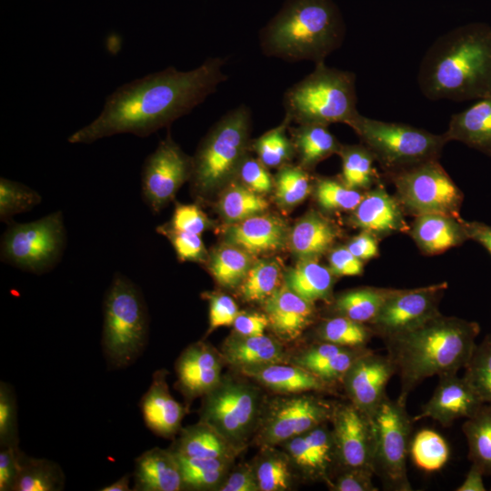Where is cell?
Returning <instances> with one entry per match:
<instances>
[{
    "instance_id": "cell-57",
    "label": "cell",
    "mask_w": 491,
    "mask_h": 491,
    "mask_svg": "<svg viewBox=\"0 0 491 491\" xmlns=\"http://www.w3.org/2000/svg\"><path fill=\"white\" fill-rule=\"evenodd\" d=\"M218 491H260L252 462L234 466Z\"/></svg>"
},
{
    "instance_id": "cell-31",
    "label": "cell",
    "mask_w": 491,
    "mask_h": 491,
    "mask_svg": "<svg viewBox=\"0 0 491 491\" xmlns=\"http://www.w3.org/2000/svg\"><path fill=\"white\" fill-rule=\"evenodd\" d=\"M169 449L176 456L235 460L244 452L209 425L198 421L182 427Z\"/></svg>"
},
{
    "instance_id": "cell-29",
    "label": "cell",
    "mask_w": 491,
    "mask_h": 491,
    "mask_svg": "<svg viewBox=\"0 0 491 491\" xmlns=\"http://www.w3.org/2000/svg\"><path fill=\"white\" fill-rule=\"evenodd\" d=\"M135 491H181L180 467L169 449L153 447L135 460L133 472Z\"/></svg>"
},
{
    "instance_id": "cell-22",
    "label": "cell",
    "mask_w": 491,
    "mask_h": 491,
    "mask_svg": "<svg viewBox=\"0 0 491 491\" xmlns=\"http://www.w3.org/2000/svg\"><path fill=\"white\" fill-rule=\"evenodd\" d=\"M289 230L282 218L265 212L228 224L223 237L225 243L255 257L284 249L288 244Z\"/></svg>"
},
{
    "instance_id": "cell-56",
    "label": "cell",
    "mask_w": 491,
    "mask_h": 491,
    "mask_svg": "<svg viewBox=\"0 0 491 491\" xmlns=\"http://www.w3.org/2000/svg\"><path fill=\"white\" fill-rule=\"evenodd\" d=\"M328 267L336 276H358L364 273V262L346 246H334L327 253Z\"/></svg>"
},
{
    "instance_id": "cell-18",
    "label": "cell",
    "mask_w": 491,
    "mask_h": 491,
    "mask_svg": "<svg viewBox=\"0 0 491 491\" xmlns=\"http://www.w3.org/2000/svg\"><path fill=\"white\" fill-rule=\"evenodd\" d=\"M278 446L287 454L301 480L329 485L332 470L336 466V456L328 423L321 424Z\"/></svg>"
},
{
    "instance_id": "cell-38",
    "label": "cell",
    "mask_w": 491,
    "mask_h": 491,
    "mask_svg": "<svg viewBox=\"0 0 491 491\" xmlns=\"http://www.w3.org/2000/svg\"><path fill=\"white\" fill-rule=\"evenodd\" d=\"M337 155L342 162L340 179L346 186L367 191L381 184L380 176L374 166L376 158L365 145L342 144Z\"/></svg>"
},
{
    "instance_id": "cell-24",
    "label": "cell",
    "mask_w": 491,
    "mask_h": 491,
    "mask_svg": "<svg viewBox=\"0 0 491 491\" xmlns=\"http://www.w3.org/2000/svg\"><path fill=\"white\" fill-rule=\"evenodd\" d=\"M167 370H156L152 382L140 400V409L145 426L155 436L175 439L182 428L187 407L171 395L166 382Z\"/></svg>"
},
{
    "instance_id": "cell-44",
    "label": "cell",
    "mask_w": 491,
    "mask_h": 491,
    "mask_svg": "<svg viewBox=\"0 0 491 491\" xmlns=\"http://www.w3.org/2000/svg\"><path fill=\"white\" fill-rule=\"evenodd\" d=\"M290 124L291 121L284 116L280 125L251 141L250 150L266 167L280 168L290 164L296 155L292 139L287 135Z\"/></svg>"
},
{
    "instance_id": "cell-23",
    "label": "cell",
    "mask_w": 491,
    "mask_h": 491,
    "mask_svg": "<svg viewBox=\"0 0 491 491\" xmlns=\"http://www.w3.org/2000/svg\"><path fill=\"white\" fill-rule=\"evenodd\" d=\"M262 306L269 328L283 343L299 338L316 317V304L299 296L284 283Z\"/></svg>"
},
{
    "instance_id": "cell-28",
    "label": "cell",
    "mask_w": 491,
    "mask_h": 491,
    "mask_svg": "<svg viewBox=\"0 0 491 491\" xmlns=\"http://www.w3.org/2000/svg\"><path fill=\"white\" fill-rule=\"evenodd\" d=\"M240 374L276 395L326 392L331 388L310 371L291 362L249 368Z\"/></svg>"
},
{
    "instance_id": "cell-4",
    "label": "cell",
    "mask_w": 491,
    "mask_h": 491,
    "mask_svg": "<svg viewBox=\"0 0 491 491\" xmlns=\"http://www.w3.org/2000/svg\"><path fill=\"white\" fill-rule=\"evenodd\" d=\"M346 32L333 0H285L260 30L259 45L266 56L317 64L342 45Z\"/></svg>"
},
{
    "instance_id": "cell-63",
    "label": "cell",
    "mask_w": 491,
    "mask_h": 491,
    "mask_svg": "<svg viewBox=\"0 0 491 491\" xmlns=\"http://www.w3.org/2000/svg\"><path fill=\"white\" fill-rule=\"evenodd\" d=\"M131 476V474H125L115 482L101 488L100 491H130L132 490L129 486Z\"/></svg>"
},
{
    "instance_id": "cell-3",
    "label": "cell",
    "mask_w": 491,
    "mask_h": 491,
    "mask_svg": "<svg viewBox=\"0 0 491 491\" xmlns=\"http://www.w3.org/2000/svg\"><path fill=\"white\" fill-rule=\"evenodd\" d=\"M479 333L476 322L440 313L411 330L383 339L400 378L397 399L406 404L411 391L426 378L457 374L469 360Z\"/></svg>"
},
{
    "instance_id": "cell-49",
    "label": "cell",
    "mask_w": 491,
    "mask_h": 491,
    "mask_svg": "<svg viewBox=\"0 0 491 491\" xmlns=\"http://www.w3.org/2000/svg\"><path fill=\"white\" fill-rule=\"evenodd\" d=\"M42 197L31 187L5 177L0 179V220L10 224L20 213L32 210L39 205Z\"/></svg>"
},
{
    "instance_id": "cell-52",
    "label": "cell",
    "mask_w": 491,
    "mask_h": 491,
    "mask_svg": "<svg viewBox=\"0 0 491 491\" xmlns=\"http://www.w3.org/2000/svg\"><path fill=\"white\" fill-rule=\"evenodd\" d=\"M165 224L172 229L198 235L214 226V222L196 204L176 203L172 218Z\"/></svg>"
},
{
    "instance_id": "cell-46",
    "label": "cell",
    "mask_w": 491,
    "mask_h": 491,
    "mask_svg": "<svg viewBox=\"0 0 491 491\" xmlns=\"http://www.w3.org/2000/svg\"><path fill=\"white\" fill-rule=\"evenodd\" d=\"M313 193L318 206L327 213L352 212L362 200L366 191L346 186L339 178L317 177Z\"/></svg>"
},
{
    "instance_id": "cell-5",
    "label": "cell",
    "mask_w": 491,
    "mask_h": 491,
    "mask_svg": "<svg viewBox=\"0 0 491 491\" xmlns=\"http://www.w3.org/2000/svg\"><path fill=\"white\" fill-rule=\"evenodd\" d=\"M252 113L240 105L225 113L200 142L193 156L192 193L208 198L235 179L249 154Z\"/></svg>"
},
{
    "instance_id": "cell-47",
    "label": "cell",
    "mask_w": 491,
    "mask_h": 491,
    "mask_svg": "<svg viewBox=\"0 0 491 491\" xmlns=\"http://www.w3.org/2000/svg\"><path fill=\"white\" fill-rule=\"evenodd\" d=\"M409 454L416 466L426 472H434L441 469L447 462L449 447L437 432L422 429L411 439Z\"/></svg>"
},
{
    "instance_id": "cell-51",
    "label": "cell",
    "mask_w": 491,
    "mask_h": 491,
    "mask_svg": "<svg viewBox=\"0 0 491 491\" xmlns=\"http://www.w3.org/2000/svg\"><path fill=\"white\" fill-rule=\"evenodd\" d=\"M17 404L13 386L0 383V446L19 447Z\"/></svg>"
},
{
    "instance_id": "cell-10",
    "label": "cell",
    "mask_w": 491,
    "mask_h": 491,
    "mask_svg": "<svg viewBox=\"0 0 491 491\" xmlns=\"http://www.w3.org/2000/svg\"><path fill=\"white\" fill-rule=\"evenodd\" d=\"M66 244L62 211L28 223L8 224L1 237L0 256L21 270L42 275L61 260Z\"/></svg>"
},
{
    "instance_id": "cell-21",
    "label": "cell",
    "mask_w": 491,
    "mask_h": 491,
    "mask_svg": "<svg viewBox=\"0 0 491 491\" xmlns=\"http://www.w3.org/2000/svg\"><path fill=\"white\" fill-rule=\"evenodd\" d=\"M406 213L396 197L382 184L366 191L357 206L350 212L349 224L371 233L378 239L396 233H408Z\"/></svg>"
},
{
    "instance_id": "cell-34",
    "label": "cell",
    "mask_w": 491,
    "mask_h": 491,
    "mask_svg": "<svg viewBox=\"0 0 491 491\" xmlns=\"http://www.w3.org/2000/svg\"><path fill=\"white\" fill-rule=\"evenodd\" d=\"M252 465L260 491H289L301 481L287 454L274 446H259Z\"/></svg>"
},
{
    "instance_id": "cell-25",
    "label": "cell",
    "mask_w": 491,
    "mask_h": 491,
    "mask_svg": "<svg viewBox=\"0 0 491 491\" xmlns=\"http://www.w3.org/2000/svg\"><path fill=\"white\" fill-rule=\"evenodd\" d=\"M221 354L225 364L237 373L277 363H290L291 356L275 336H243L233 333L223 343Z\"/></svg>"
},
{
    "instance_id": "cell-14",
    "label": "cell",
    "mask_w": 491,
    "mask_h": 491,
    "mask_svg": "<svg viewBox=\"0 0 491 491\" xmlns=\"http://www.w3.org/2000/svg\"><path fill=\"white\" fill-rule=\"evenodd\" d=\"M193 157L186 155L170 133L145 160L141 172V195L148 208L159 213L186 182L190 181Z\"/></svg>"
},
{
    "instance_id": "cell-50",
    "label": "cell",
    "mask_w": 491,
    "mask_h": 491,
    "mask_svg": "<svg viewBox=\"0 0 491 491\" xmlns=\"http://www.w3.org/2000/svg\"><path fill=\"white\" fill-rule=\"evenodd\" d=\"M156 232L165 236L173 246L181 262L205 263L208 252L201 235L172 229L165 223L156 227Z\"/></svg>"
},
{
    "instance_id": "cell-27",
    "label": "cell",
    "mask_w": 491,
    "mask_h": 491,
    "mask_svg": "<svg viewBox=\"0 0 491 491\" xmlns=\"http://www.w3.org/2000/svg\"><path fill=\"white\" fill-rule=\"evenodd\" d=\"M464 222L449 215H420L415 216L408 234L422 254L439 255L468 240Z\"/></svg>"
},
{
    "instance_id": "cell-16",
    "label": "cell",
    "mask_w": 491,
    "mask_h": 491,
    "mask_svg": "<svg viewBox=\"0 0 491 491\" xmlns=\"http://www.w3.org/2000/svg\"><path fill=\"white\" fill-rule=\"evenodd\" d=\"M330 423L336 466L363 467L374 471L375 433L372 419L350 402L336 403Z\"/></svg>"
},
{
    "instance_id": "cell-17",
    "label": "cell",
    "mask_w": 491,
    "mask_h": 491,
    "mask_svg": "<svg viewBox=\"0 0 491 491\" xmlns=\"http://www.w3.org/2000/svg\"><path fill=\"white\" fill-rule=\"evenodd\" d=\"M396 368L387 355L376 354L372 349L358 357L342 378L341 385L356 407L373 418L386 397V388Z\"/></svg>"
},
{
    "instance_id": "cell-59",
    "label": "cell",
    "mask_w": 491,
    "mask_h": 491,
    "mask_svg": "<svg viewBox=\"0 0 491 491\" xmlns=\"http://www.w3.org/2000/svg\"><path fill=\"white\" fill-rule=\"evenodd\" d=\"M232 326L237 335L256 336L265 334L269 322L265 313L240 311Z\"/></svg>"
},
{
    "instance_id": "cell-41",
    "label": "cell",
    "mask_w": 491,
    "mask_h": 491,
    "mask_svg": "<svg viewBox=\"0 0 491 491\" xmlns=\"http://www.w3.org/2000/svg\"><path fill=\"white\" fill-rule=\"evenodd\" d=\"M314 336L316 342L344 347H365L376 336L369 325L339 316L324 317L316 326Z\"/></svg>"
},
{
    "instance_id": "cell-55",
    "label": "cell",
    "mask_w": 491,
    "mask_h": 491,
    "mask_svg": "<svg viewBox=\"0 0 491 491\" xmlns=\"http://www.w3.org/2000/svg\"><path fill=\"white\" fill-rule=\"evenodd\" d=\"M374 475V471L368 468H339L327 487L332 491H377L372 480Z\"/></svg>"
},
{
    "instance_id": "cell-2",
    "label": "cell",
    "mask_w": 491,
    "mask_h": 491,
    "mask_svg": "<svg viewBox=\"0 0 491 491\" xmlns=\"http://www.w3.org/2000/svg\"><path fill=\"white\" fill-rule=\"evenodd\" d=\"M417 83L429 100L462 102L491 95V27L467 24L436 38L421 60Z\"/></svg>"
},
{
    "instance_id": "cell-62",
    "label": "cell",
    "mask_w": 491,
    "mask_h": 491,
    "mask_svg": "<svg viewBox=\"0 0 491 491\" xmlns=\"http://www.w3.org/2000/svg\"><path fill=\"white\" fill-rule=\"evenodd\" d=\"M484 473L476 464L471 465V467L463 481V483L456 489V491H485L486 487L483 482Z\"/></svg>"
},
{
    "instance_id": "cell-6",
    "label": "cell",
    "mask_w": 491,
    "mask_h": 491,
    "mask_svg": "<svg viewBox=\"0 0 491 491\" xmlns=\"http://www.w3.org/2000/svg\"><path fill=\"white\" fill-rule=\"evenodd\" d=\"M356 75L316 64L315 69L284 95L285 116L296 125H347L359 112Z\"/></svg>"
},
{
    "instance_id": "cell-33",
    "label": "cell",
    "mask_w": 491,
    "mask_h": 491,
    "mask_svg": "<svg viewBox=\"0 0 491 491\" xmlns=\"http://www.w3.org/2000/svg\"><path fill=\"white\" fill-rule=\"evenodd\" d=\"M396 288L361 286L333 296L328 306V316H339L353 321L371 324Z\"/></svg>"
},
{
    "instance_id": "cell-53",
    "label": "cell",
    "mask_w": 491,
    "mask_h": 491,
    "mask_svg": "<svg viewBox=\"0 0 491 491\" xmlns=\"http://www.w3.org/2000/svg\"><path fill=\"white\" fill-rule=\"evenodd\" d=\"M257 157L248 154L242 161L235 179L250 190L265 195L274 190L275 178Z\"/></svg>"
},
{
    "instance_id": "cell-11",
    "label": "cell",
    "mask_w": 491,
    "mask_h": 491,
    "mask_svg": "<svg viewBox=\"0 0 491 491\" xmlns=\"http://www.w3.org/2000/svg\"><path fill=\"white\" fill-rule=\"evenodd\" d=\"M386 175L395 185L396 197L406 215L444 214L461 217L464 194L438 159Z\"/></svg>"
},
{
    "instance_id": "cell-54",
    "label": "cell",
    "mask_w": 491,
    "mask_h": 491,
    "mask_svg": "<svg viewBox=\"0 0 491 491\" xmlns=\"http://www.w3.org/2000/svg\"><path fill=\"white\" fill-rule=\"evenodd\" d=\"M209 304V326L206 336L221 326H233L240 310L235 300L223 293H205Z\"/></svg>"
},
{
    "instance_id": "cell-42",
    "label": "cell",
    "mask_w": 491,
    "mask_h": 491,
    "mask_svg": "<svg viewBox=\"0 0 491 491\" xmlns=\"http://www.w3.org/2000/svg\"><path fill=\"white\" fill-rule=\"evenodd\" d=\"M282 284L278 262L265 258L253 263L237 288L243 301L263 304Z\"/></svg>"
},
{
    "instance_id": "cell-36",
    "label": "cell",
    "mask_w": 491,
    "mask_h": 491,
    "mask_svg": "<svg viewBox=\"0 0 491 491\" xmlns=\"http://www.w3.org/2000/svg\"><path fill=\"white\" fill-rule=\"evenodd\" d=\"M175 456L181 471L183 490L218 491L235 466L233 459Z\"/></svg>"
},
{
    "instance_id": "cell-7",
    "label": "cell",
    "mask_w": 491,
    "mask_h": 491,
    "mask_svg": "<svg viewBox=\"0 0 491 491\" xmlns=\"http://www.w3.org/2000/svg\"><path fill=\"white\" fill-rule=\"evenodd\" d=\"M102 349L113 369L133 365L143 354L148 340L149 317L139 287L116 273L104 300Z\"/></svg>"
},
{
    "instance_id": "cell-8",
    "label": "cell",
    "mask_w": 491,
    "mask_h": 491,
    "mask_svg": "<svg viewBox=\"0 0 491 491\" xmlns=\"http://www.w3.org/2000/svg\"><path fill=\"white\" fill-rule=\"evenodd\" d=\"M374 155L386 175L439 159L448 141L408 124L386 122L357 114L348 124Z\"/></svg>"
},
{
    "instance_id": "cell-61",
    "label": "cell",
    "mask_w": 491,
    "mask_h": 491,
    "mask_svg": "<svg viewBox=\"0 0 491 491\" xmlns=\"http://www.w3.org/2000/svg\"><path fill=\"white\" fill-rule=\"evenodd\" d=\"M464 223L468 239L480 244L491 256V225L476 221Z\"/></svg>"
},
{
    "instance_id": "cell-48",
    "label": "cell",
    "mask_w": 491,
    "mask_h": 491,
    "mask_svg": "<svg viewBox=\"0 0 491 491\" xmlns=\"http://www.w3.org/2000/svg\"><path fill=\"white\" fill-rule=\"evenodd\" d=\"M464 368V379L484 403L491 404V334L476 345Z\"/></svg>"
},
{
    "instance_id": "cell-39",
    "label": "cell",
    "mask_w": 491,
    "mask_h": 491,
    "mask_svg": "<svg viewBox=\"0 0 491 491\" xmlns=\"http://www.w3.org/2000/svg\"><path fill=\"white\" fill-rule=\"evenodd\" d=\"M207 269L222 287L237 288L253 265V256L241 248L225 243L208 255Z\"/></svg>"
},
{
    "instance_id": "cell-12",
    "label": "cell",
    "mask_w": 491,
    "mask_h": 491,
    "mask_svg": "<svg viewBox=\"0 0 491 491\" xmlns=\"http://www.w3.org/2000/svg\"><path fill=\"white\" fill-rule=\"evenodd\" d=\"M406 406L398 399L391 400L386 396L372 418L374 472L381 479L384 488L388 490H413L406 469L413 421Z\"/></svg>"
},
{
    "instance_id": "cell-1",
    "label": "cell",
    "mask_w": 491,
    "mask_h": 491,
    "mask_svg": "<svg viewBox=\"0 0 491 491\" xmlns=\"http://www.w3.org/2000/svg\"><path fill=\"white\" fill-rule=\"evenodd\" d=\"M225 60L207 58L198 67L170 66L118 87L107 96L101 114L68 137L71 144H91L117 134L145 137L188 114L227 80Z\"/></svg>"
},
{
    "instance_id": "cell-32",
    "label": "cell",
    "mask_w": 491,
    "mask_h": 491,
    "mask_svg": "<svg viewBox=\"0 0 491 491\" xmlns=\"http://www.w3.org/2000/svg\"><path fill=\"white\" fill-rule=\"evenodd\" d=\"M336 276L316 259H301L283 274V283L304 299L316 304L330 303Z\"/></svg>"
},
{
    "instance_id": "cell-35",
    "label": "cell",
    "mask_w": 491,
    "mask_h": 491,
    "mask_svg": "<svg viewBox=\"0 0 491 491\" xmlns=\"http://www.w3.org/2000/svg\"><path fill=\"white\" fill-rule=\"evenodd\" d=\"M288 131L298 158V165L310 171L321 161L337 154L342 144L322 125H297Z\"/></svg>"
},
{
    "instance_id": "cell-9",
    "label": "cell",
    "mask_w": 491,
    "mask_h": 491,
    "mask_svg": "<svg viewBox=\"0 0 491 491\" xmlns=\"http://www.w3.org/2000/svg\"><path fill=\"white\" fill-rule=\"evenodd\" d=\"M201 398L199 421L245 451L252 444L258 426L266 398L262 386L242 374L225 375Z\"/></svg>"
},
{
    "instance_id": "cell-20",
    "label": "cell",
    "mask_w": 491,
    "mask_h": 491,
    "mask_svg": "<svg viewBox=\"0 0 491 491\" xmlns=\"http://www.w3.org/2000/svg\"><path fill=\"white\" fill-rule=\"evenodd\" d=\"M485 403L457 374L439 376L438 385L420 413L412 417L413 423L432 418L443 426H449L459 418H470Z\"/></svg>"
},
{
    "instance_id": "cell-60",
    "label": "cell",
    "mask_w": 491,
    "mask_h": 491,
    "mask_svg": "<svg viewBox=\"0 0 491 491\" xmlns=\"http://www.w3.org/2000/svg\"><path fill=\"white\" fill-rule=\"evenodd\" d=\"M378 238L371 233L361 231L345 245L361 261H368L379 256Z\"/></svg>"
},
{
    "instance_id": "cell-26",
    "label": "cell",
    "mask_w": 491,
    "mask_h": 491,
    "mask_svg": "<svg viewBox=\"0 0 491 491\" xmlns=\"http://www.w3.org/2000/svg\"><path fill=\"white\" fill-rule=\"evenodd\" d=\"M341 235V228L331 218L311 210L290 228L287 246L297 260H318L334 247Z\"/></svg>"
},
{
    "instance_id": "cell-30",
    "label": "cell",
    "mask_w": 491,
    "mask_h": 491,
    "mask_svg": "<svg viewBox=\"0 0 491 491\" xmlns=\"http://www.w3.org/2000/svg\"><path fill=\"white\" fill-rule=\"evenodd\" d=\"M444 135L491 155V95L452 115Z\"/></svg>"
},
{
    "instance_id": "cell-58",
    "label": "cell",
    "mask_w": 491,
    "mask_h": 491,
    "mask_svg": "<svg viewBox=\"0 0 491 491\" xmlns=\"http://www.w3.org/2000/svg\"><path fill=\"white\" fill-rule=\"evenodd\" d=\"M19 447L5 446L0 449V491H14L20 468Z\"/></svg>"
},
{
    "instance_id": "cell-45",
    "label": "cell",
    "mask_w": 491,
    "mask_h": 491,
    "mask_svg": "<svg viewBox=\"0 0 491 491\" xmlns=\"http://www.w3.org/2000/svg\"><path fill=\"white\" fill-rule=\"evenodd\" d=\"M309 171L299 165L287 164L278 168L275 178V199L280 208L291 209L313 192Z\"/></svg>"
},
{
    "instance_id": "cell-15",
    "label": "cell",
    "mask_w": 491,
    "mask_h": 491,
    "mask_svg": "<svg viewBox=\"0 0 491 491\" xmlns=\"http://www.w3.org/2000/svg\"><path fill=\"white\" fill-rule=\"evenodd\" d=\"M446 282L412 289H395L375 320L369 324L382 339L411 330L440 314Z\"/></svg>"
},
{
    "instance_id": "cell-40",
    "label": "cell",
    "mask_w": 491,
    "mask_h": 491,
    "mask_svg": "<svg viewBox=\"0 0 491 491\" xmlns=\"http://www.w3.org/2000/svg\"><path fill=\"white\" fill-rule=\"evenodd\" d=\"M65 476L61 466L45 458L30 457L21 452L20 468L14 491H60Z\"/></svg>"
},
{
    "instance_id": "cell-19",
    "label": "cell",
    "mask_w": 491,
    "mask_h": 491,
    "mask_svg": "<svg viewBox=\"0 0 491 491\" xmlns=\"http://www.w3.org/2000/svg\"><path fill=\"white\" fill-rule=\"evenodd\" d=\"M224 363L221 352L205 341L193 343L182 351L175 365V386L183 395L187 409L195 398L203 397L219 383Z\"/></svg>"
},
{
    "instance_id": "cell-13",
    "label": "cell",
    "mask_w": 491,
    "mask_h": 491,
    "mask_svg": "<svg viewBox=\"0 0 491 491\" xmlns=\"http://www.w3.org/2000/svg\"><path fill=\"white\" fill-rule=\"evenodd\" d=\"M336 403L309 393L265 398L252 443L278 446L314 427L329 423Z\"/></svg>"
},
{
    "instance_id": "cell-37",
    "label": "cell",
    "mask_w": 491,
    "mask_h": 491,
    "mask_svg": "<svg viewBox=\"0 0 491 491\" xmlns=\"http://www.w3.org/2000/svg\"><path fill=\"white\" fill-rule=\"evenodd\" d=\"M219 193L215 209L227 225L265 213L269 206L263 195L250 190L236 179Z\"/></svg>"
},
{
    "instance_id": "cell-43",
    "label": "cell",
    "mask_w": 491,
    "mask_h": 491,
    "mask_svg": "<svg viewBox=\"0 0 491 491\" xmlns=\"http://www.w3.org/2000/svg\"><path fill=\"white\" fill-rule=\"evenodd\" d=\"M468 444V458L484 475H491V404L481 408L462 426Z\"/></svg>"
}]
</instances>
